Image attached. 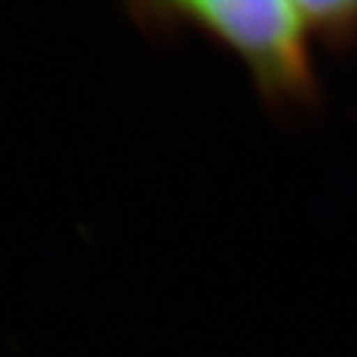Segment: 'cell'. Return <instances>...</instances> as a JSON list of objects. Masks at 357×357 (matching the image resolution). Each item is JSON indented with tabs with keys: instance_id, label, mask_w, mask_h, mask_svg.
Segmentation results:
<instances>
[{
	"instance_id": "cell-2",
	"label": "cell",
	"mask_w": 357,
	"mask_h": 357,
	"mask_svg": "<svg viewBox=\"0 0 357 357\" xmlns=\"http://www.w3.org/2000/svg\"><path fill=\"white\" fill-rule=\"evenodd\" d=\"M301 9L315 43H324L332 51L357 45V0H315L301 3Z\"/></svg>"
},
{
	"instance_id": "cell-1",
	"label": "cell",
	"mask_w": 357,
	"mask_h": 357,
	"mask_svg": "<svg viewBox=\"0 0 357 357\" xmlns=\"http://www.w3.org/2000/svg\"><path fill=\"white\" fill-rule=\"evenodd\" d=\"M146 31L195 29L228 48L250 73L271 110L315 107L321 87L312 65V31L301 3L287 0H195L130 9Z\"/></svg>"
}]
</instances>
